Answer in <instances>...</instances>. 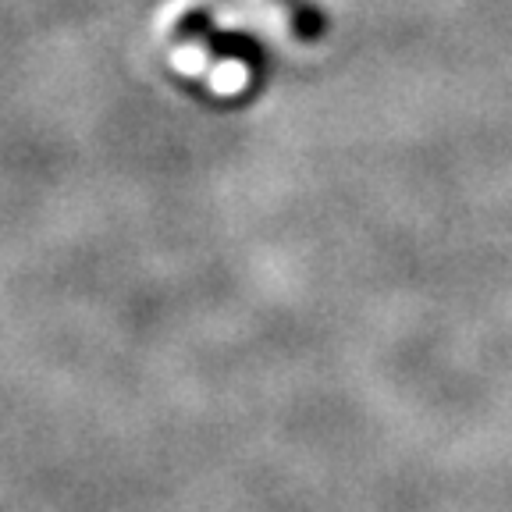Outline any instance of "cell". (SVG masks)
I'll return each mask as SVG.
<instances>
[{
	"label": "cell",
	"instance_id": "6da1fadb",
	"mask_svg": "<svg viewBox=\"0 0 512 512\" xmlns=\"http://www.w3.org/2000/svg\"><path fill=\"white\" fill-rule=\"evenodd\" d=\"M175 36L185 43H203V47L214 54V61H242V64H253L256 57H260V50L253 54V47H249L246 40H232V36H221L217 32V25L210 22L207 11H185L182 18L175 22Z\"/></svg>",
	"mask_w": 512,
	"mask_h": 512
},
{
	"label": "cell",
	"instance_id": "7a4b0ae2",
	"mask_svg": "<svg viewBox=\"0 0 512 512\" xmlns=\"http://www.w3.org/2000/svg\"><path fill=\"white\" fill-rule=\"evenodd\" d=\"M274 4L288 15V25L296 32V40L317 43L328 32V18L320 15V8L313 0H274Z\"/></svg>",
	"mask_w": 512,
	"mask_h": 512
}]
</instances>
